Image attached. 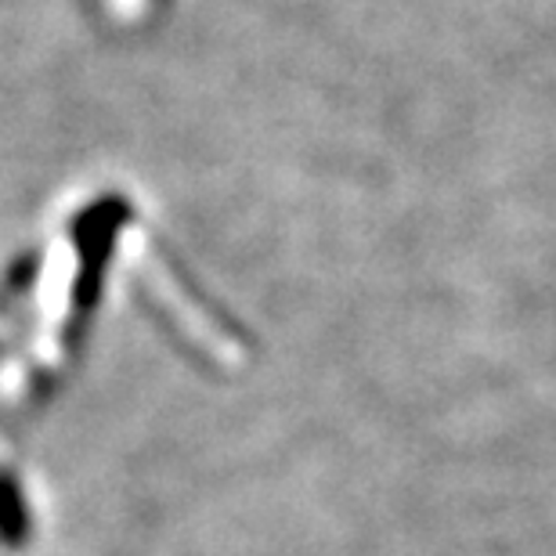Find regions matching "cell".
I'll use <instances>...</instances> for the list:
<instances>
[{
    "mask_svg": "<svg viewBox=\"0 0 556 556\" xmlns=\"http://www.w3.org/2000/svg\"><path fill=\"white\" fill-rule=\"evenodd\" d=\"M22 539H26V514H22L15 488L0 481V542L18 546Z\"/></svg>",
    "mask_w": 556,
    "mask_h": 556,
    "instance_id": "6da1fadb",
    "label": "cell"
}]
</instances>
